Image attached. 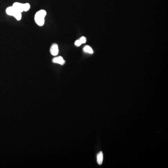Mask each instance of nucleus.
Segmentation results:
<instances>
[{"label": "nucleus", "instance_id": "2", "mask_svg": "<svg viewBox=\"0 0 168 168\" xmlns=\"http://www.w3.org/2000/svg\"><path fill=\"white\" fill-rule=\"evenodd\" d=\"M50 53L51 55L56 56L59 53V49L58 44L55 43L53 44L50 48Z\"/></svg>", "mask_w": 168, "mask_h": 168}, {"label": "nucleus", "instance_id": "6", "mask_svg": "<svg viewBox=\"0 0 168 168\" xmlns=\"http://www.w3.org/2000/svg\"><path fill=\"white\" fill-rule=\"evenodd\" d=\"M103 160V155L102 152H100L97 155V162L99 165H101L102 163Z\"/></svg>", "mask_w": 168, "mask_h": 168}, {"label": "nucleus", "instance_id": "4", "mask_svg": "<svg viewBox=\"0 0 168 168\" xmlns=\"http://www.w3.org/2000/svg\"><path fill=\"white\" fill-rule=\"evenodd\" d=\"M52 61L53 63L58 64H60V65H64L66 63V61L64 59L63 57L61 56L55 57L53 58Z\"/></svg>", "mask_w": 168, "mask_h": 168}, {"label": "nucleus", "instance_id": "11", "mask_svg": "<svg viewBox=\"0 0 168 168\" xmlns=\"http://www.w3.org/2000/svg\"><path fill=\"white\" fill-rule=\"evenodd\" d=\"M82 44H81V42H80V40H76L75 42V45H76L77 46H80Z\"/></svg>", "mask_w": 168, "mask_h": 168}, {"label": "nucleus", "instance_id": "3", "mask_svg": "<svg viewBox=\"0 0 168 168\" xmlns=\"http://www.w3.org/2000/svg\"><path fill=\"white\" fill-rule=\"evenodd\" d=\"M12 6L17 11L21 13L23 12V3H19V2H15L14 3Z\"/></svg>", "mask_w": 168, "mask_h": 168}, {"label": "nucleus", "instance_id": "7", "mask_svg": "<svg viewBox=\"0 0 168 168\" xmlns=\"http://www.w3.org/2000/svg\"><path fill=\"white\" fill-rule=\"evenodd\" d=\"M22 13H21L19 12L15 11V14L13 15V17L15 18L17 21H20L22 19Z\"/></svg>", "mask_w": 168, "mask_h": 168}, {"label": "nucleus", "instance_id": "5", "mask_svg": "<svg viewBox=\"0 0 168 168\" xmlns=\"http://www.w3.org/2000/svg\"><path fill=\"white\" fill-rule=\"evenodd\" d=\"M15 11H16V10L13 8L12 6L9 7L6 9V13L7 14L9 15V16L13 17V15L15 14Z\"/></svg>", "mask_w": 168, "mask_h": 168}, {"label": "nucleus", "instance_id": "1", "mask_svg": "<svg viewBox=\"0 0 168 168\" xmlns=\"http://www.w3.org/2000/svg\"><path fill=\"white\" fill-rule=\"evenodd\" d=\"M47 15V12L44 9H41L36 12L34 20L36 24L39 26H42L45 23V18Z\"/></svg>", "mask_w": 168, "mask_h": 168}, {"label": "nucleus", "instance_id": "10", "mask_svg": "<svg viewBox=\"0 0 168 168\" xmlns=\"http://www.w3.org/2000/svg\"><path fill=\"white\" fill-rule=\"evenodd\" d=\"M80 41V42H81V44H85L86 42V38L84 37H82L80 39H79Z\"/></svg>", "mask_w": 168, "mask_h": 168}, {"label": "nucleus", "instance_id": "9", "mask_svg": "<svg viewBox=\"0 0 168 168\" xmlns=\"http://www.w3.org/2000/svg\"><path fill=\"white\" fill-rule=\"evenodd\" d=\"M84 50L86 52L89 53L90 54H92L93 53V50L91 47H90V46L86 45L85 46V47L84 48Z\"/></svg>", "mask_w": 168, "mask_h": 168}, {"label": "nucleus", "instance_id": "8", "mask_svg": "<svg viewBox=\"0 0 168 168\" xmlns=\"http://www.w3.org/2000/svg\"><path fill=\"white\" fill-rule=\"evenodd\" d=\"M31 9V5L29 3H23V12L28 11Z\"/></svg>", "mask_w": 168, "mask_h": 168}]
</instances>
